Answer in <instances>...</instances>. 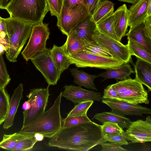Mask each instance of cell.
I'll use <instances>...</instances> for the list:
<instances>
[{
	"instance_id": "obj_3",
	"label": "cell",
	"mask_w": 151,
	"mask_h": 151,
	"mask_svg": "<svg viewBox=\"0 0 151 151\" xmlns=\"http://www.w3.org/2000/svg\"><path fill=\"white\" fill-rule=\"evenodd\" d=\"M5 9L10 17L33 25L42 22L49 11L46 0H12Z\"/></svg>"
},
{
	"instance_id": "obj_51",
	"label": "cell",
	"mask_w": 151,
	"mask_h": 151,
	"mask_svg": "<svg viewBox=\"0 0 151 151\" xmlns=\"http://www.w3.org/2000/svg\"><path fill=\"white\" fill-rule=\"evenodd\" d=\"M4 51L6 52L7 50L3 44L0 43V54H2Z\"/></svg>"
},
{
	"instance_id": "obj_19",
	"label": "cell",
	"mask_w": 151,
	"mask_h": 151,
	"mask_svg": "<svg viewBox=\"0 0 151 151\" xmlns=\"http://www.w3.org/2000/svg\"><path fill=\"white\" fill-rule=\"evenodd\" d=\"M91 15H88L73 29L82 44L84 42L93 40L92 36L97 28L96 24L91 20Z\"/></svg>"
},
{
	"instance_id": "obj_9",
	"label": "cell",
	"mask_w": 151,
	"mask_h": 151,
	"mask_svg": "<svg viewBox=\"0 0 151 151\" xmlns=\"http://www.w3.org/2000/svg\"><path fill=\"white\" fill-rule=\"evenodd\" d=\"M89 15L87 8L81 4L71 7L62 6L57 18V26L63 34L67 36Z\"/></svg>"
},
{
	"instance_id": "obj_16",
	"label": "cell",
	"mask_w": 151,
	"mask_h": 151,
	"mask_svg": "<svg viewBox=\"0 0 151 151\" xmlns=\"http://www.w3.org/2000/svg\"><path fill=\"white\" fill-rule=\"evenodd\" d=\"M24 91L23 86L22 83H20L14 91L10 99L9 111L3 126L4 129H8L13 124L15 115L20 101L23 97Z\"/></svg>"
},
{
	"instance_id": "obj_11",
	"label": "cell",
	"mask_w": 151,
	"mask_h": 151,
	"mask_svg": "<svg viewBox=\"0 0 151 151\" xmlns=\"http://www.w3.org/2000/svg\"><path fill=\"white\" fill-rule=\"evenodd\" d=\"M92 40L106 49L113 58L128 63L132 55L127 45L103 33L97 28L92 36Z\"/></svg>"
},
{
	"instance_id": "obj_13",
	"label": "cell",
	"mask_w": 151,
	"mask_h": 151,
	"mask_svg": "<svg viewBox=\"0 0 151 151\" xmlns=\"http://www.w3.org/2000/svg\"><path fill=\"white\" fill-rule=\"evenodd\" d=\"M101 101L109 106L112 111L121 115L142 116L143 114H151L150 109L139 104H133L114 99L102 98Z\"/></svg>"
},
{
	"instance_id": "obj_22",
	"label": "cell",
	"mask_w": 151,
	"mask_h": 151,
	"mask_svg": "<svg viewBox=\"0 0 151 151\" xmlns=\"http://www.w3.org/2000/svg\"><path fill=\"white\" fill-rule=\"evenodd\" d=\"M93 119H96L102 124L106 122H110L117 123L123 129L128 128L130 124V120L125 117L111 111L104 112L95 114Z\"/></svg>"
},
{
	"instance_id": "obj_32",
	"label": "cell",
	"mask_w": 151,
	"mask_h": 151,
	"mask_svg": "<svg viewBox=\"0 0 151 151\" xmlns=\"http://www.w3.org/2000/svg\"><path fill=\"white\" fill-rule=\"evenodd\" d=\"M100 127L102 135L104 138L109 135L124 132L117 124L109 122H104L100 125Z\"/></svg>"
},
{
	"instance_id": "obj_42",
	"label": "cell",
	"mask_w": 151,
	"mask_h": 151,
	"mask_svg": "<svg viewBox=\"0 0 151 151\" xmlns=\"http://www.w3.org/2000/svg\"><path fill=\"white\" fill-rule=\"evenodd\" d=\"M62 3L63 6L66 7H71L81 4L84 5L87 9L86 0H62Z\"/></svg>"
},
{
	"instance_id": "obj_35",
	"label": "cell",
	"mask_w": 151,
	"mask_h": 151,
	"mask_svg": "<svg viewBox=\"0 0 151 151\" xmlns=\"http://www.w3.org/2000/svg\"><path fill=\"white\" fill-rule=\"evenodd\" d=\"M37 142L34 137L29 136L20 141L12 151H25L32 149Z\"/></svg>"
},
{
	"instance_id": "obj_34",
	"label": "cell",
	"mask_w": 151,
	"mask_h": 151,
	"mask_svg": "<svg viewBox=\"0 0 151 151\" xmlns=\"http://www.w3.org/2000/svg\"><path fill=\"white\" fill-rule=\"evenodd\" d=\"M10 80L2 54H0V88L5 89Z\"/></svg>"
},
{
	"instance_id": "obj_4",
	"label": "cell",
	"mask_w": 151,
	"mask_h": 151,
	"mask_svg": "<svg viewBox=\"0 0 151 151\" xmlns=\"http://www.w3.org/2000/svg\"><path fill=\"white\" fill-rule=\"evenodd\" d=\"M4 19L9 45L6 57L10 62L14 63L29 37L33 25L10 17Z\"/></svg>"
},
{
	"instance_id": "obj_36",
	"label": "cell",
	"mask_w": 151,
	"mask_h": 151,
	"mask_svg": "<svg viewBox=\"0 0 151 151\" xmlns=\"http://www.w3.org/2000/svg\"><path fill=\"white\" fill-rule=\"evenodd\" d=\"M10 99L5 89L0 88V114L6 117L8 113Z\"/></svg>"
},
{
	"instance_id": "obj_39",
	"label": "cell",
	"mask_w": 151,
	"mask_h": 151,
	"mask_svg": "<svg viewBox=\"0 0 151 151\" xmlns=\"http://www.w3.org/2000/svg\"><path fill=\"white\" fill-rule=\"evenodd\" d=\"M100 145L101 146L100 151H127L128 150L122 148L121 146L112 143L103 142Z\"/></svg>"
},
{
	"instance_id": "obj_50",
	"label": "cell",
	"mask_w": 151,
	"mask_h": 151,
	"mask_svg": "<svg viewBox=\"0 0 151 151\" xmlns=\"http://www.w3.org/2000/svg\"><path fill=\"white\" fill-rule=\"evenodd\" d=\"M119 1L125 2L129 3L132 4H133L135 3H136L139 0H117Z\"/></svg>"
},
{
	"instance_id": "obj_5",
	"label": "cell",
	"mask_w": 151,
	"mask_h": 151,
	"mask_svg": "<svg viewBox=\"0 0 151 151\" xmlns=\"http://www.w3.org/2000/svg\"><path fill=\"white\" fill-rule=\"evenodd\" d=\"M111 85L116 92L117 99L134 104L149 103L148 92L135 78H127Z\"/></svg>"
},
{
	"instance_id": "obj_23",
	"label": "cell",
	"mask_w": 151,
	"mask_h": 151,
	"mask_svg": "<svg viewBox=\"0 0 151 151\" xmlns=\"http://www.w3.org/2000/svg\"><path fill=\"white\" fill-rule=\"evenodd\" d=\"M143 22L125 34L127 39H129L136 42L144 48L151 54V40L145 36L143 28Z\"/></svg>"
},
{
	"instance_id": "obj_27",
	"label": "cell",
	"mask_w": 151,
	"mask_h": 151,
	"mask_svg": "<svg viewBox=\"0 0 151 151\" xmlns=\"http://www.w3.org/2000/svg\"><path fill=\"white\" fill-rule=\"evenodd\" d=\"M67 36L66 40L64 44L67 55L84 50L83 44L74 30Z\"/></svg>"
},
{
	"instance_id": "obj_37",
	"label": "cell",
	"mask_w": 151,
	"mask_h": 151,
	"mask_svg": "<svg viewBox=\"0 0 151 151\" xmlns=\"http://www.w3.org/2000/svg\"><path fill=\"white\" fill-rule=\"evenodd\" d=\"M51 16H59L62 9V0H46Z\"/></svg>"
},
{
	"instance_id": "obj_20",
	"label": "cell",
	"mask_w": 151,
	"mask_h": 151,
	"mask_svg": "<svg viewBox=\"0 0 151 151\" xmlns=\"http://www.w3.org/2000/svg\"><path fill=\"white\" fill-rule=\"evenodd\" d=\"M52 59L58 70L61 73L72 63L66 53L64 46H58L54 45L50 50Z\"/></svg>"
},
{
	"instance_id": "obj_40",
	"label": "cell",
	"mask_w": 151,
	"mask_h": 151,
	"mask_svg": "<svg viewBox=\"0 0 151 151\" xmlns=\"http://www.w3.org/2000/svg\"><path fill=\"white\" fill-rule=\"evenodd\" d=\"M102 98L118 99L116 92L113 88L111 85L108 86L104 89Z\"/></svg>"
},
{
	"instance_id": "obj_1",
	"label": "cell",
	"mask_w": 151,
	"mask_h": 151,
	"mask_svg": "<svg viewBox=\"0 0 151 151\" xmlns=\"http://www.w3.org/2000/svg\"><path fill=\"white\" fill-rule=\"evenodd\" d=\"M100 125L92 121L62 128L50 138L48 146L66 150L88 151L107 142L102 135Z\"/></svg>"
},
{
	"instance_id": "obj_43",
	"label": "cell",
	"mask_w": 151,
	"mask_h": 151,
	"mask_svg": "<svg viewBox=\"0 0 151 151\" xmlns=\"http://www.w3.org/2000/svg\"><path fill=\"white\" fill-rule=\"evenodd\" d=\"M86 1L87 6L89 14L91 15L102 0H86Z\"/></svg>"
},
{
	"instance_id": "obj_47",
	"label": "cell",
	"mask_w": 151,
	"mask_h": 151,
	"mask_svg": "<svg viewBox=\"0 0 151 151\" xmlns=\"http://www.w3.org/2000/svg\"><path fill=\"white\" fill-rule=\"evenodd\" d=\"M31 107L30 103L27 100L25 101L23 104L22 108L24 111L30 109Z\"/></svg>"
},
{
	"instance_id": "obj_52",
	"label": "cell",
	"mask_w": 151,
	"mask_h": 151,
	"mask_svg": "<svg viewBox=\"0 0 151 151\" xmlns=\"http://www.w3.org/2000/svg\"><path fill=\"white\" fill-rule=\"evenodd\" d=\"M6 117L3 116L0 114V125L4 123L6 119Z\"/></svg>"
},
{
	"instance_id": "obj_21",
	"label": "cell",
	"mask_w": 151,
	"mask_h": 151,
	"mask_svg": "<svg viewBox=\"0 0 151 151\" xmlns=\"http://www.w3.org/2000/svg\"><path fill=\"white\" fill-rule=\"evenodd\" d=\"M135 73L131 65L128 63H125L116 68L106 70L104 72L101 73L97 77H102L104 80L114 78L122 80L129 77L132 73Z\"/></svg>"
},
{
	"instance_id": "obj_44",
	"label": "cell",
	"mask_w": 151,
	"mask_h": 151,
	"mask_svg": "<svg viewBox=\"0 0 151 151\" xmlns=\"http://www.w3.org/2000/svg\"><path fill=\"white\" fill-rule=\"evenodd\" d=\"M7 36L6 24L4 18L0 16V37L4 38Z\"/></svg>"
},
{
	"instance_id": "obj_41",
	"label": "cell",
	"mask_w": 151,
	"mask_h": 151,
	"mask_svg": "<svg viewBox=\"0 0 151 151\" xmlns=\"http://www.w3.org/2000/svg\"><path fill=\"white\" fill-rule=\"evenodd\" d=\"M143 22L144 34L147 38L151 40V16H147Z\"/></svg>"
},
{
	"instance_id": "obj_12",
	"label": "cell",
	"mask_w": 151,
	"mask_h": 151,
	"mask_svg": "<svg viewBox=\"0 0 151 151\" xmlns=\"http://www.w3.org/2000/svg\"><path fill=\"white\" fill-rule=\"evenodd\" d=\"M124 136L132 143L150 142L151 141V119L147 116L145 120L139 119L131 122Z\"/></svg>"
},
{
	"instance_id": "obj_17",
	"label": "cell",
	"mask_w": 151,
	"mask_h": 151,
	"mask_svg": "<svg viewBox=\"0 0 151 151\" xmlns=\"http://www.w3.org/2000/svg\"><path fill=\"white\" fill-rule=\"evenodd\" d=\"M128 13V9L125 4L119 6L114 12L115 32L120 41L125 36L127 30Z\"/></svg>"
},
{
	"instance_id": "obj_30",
	"label": "cell",
	"mask_w": 151,
	"mask_h": 151,
	"mask_svg": "<svg viewBox=\"0 0 151 151\" xmlns=\"http://www.w3.org/2000/svg\"><path fill=\"white\" fill-rule=\"evenodd\" d=\"M84 50L91 53L107 58H113L109 52L105 48L93 40L83 43Z\"/></svg>"
},
{
	"instance_id": "obj_15",
	"label": "cell",
	"mask_w": 151,
	"mask_h": 151,
	"mask_svg": "<svg viewBox=\"0 0 151 151\" xmlns=\"http://www.w3.org/2000/svg\"><path fill=\"white\" fill-rule=\"evenodd\" d=\"M150 0H139L132 4L128 10V26L130 31L141 24L147 17V9Z\"/></svg>"
},
{
	"instance_id": "obj_6",
	"label": "cell",
	"mask_w": 151,
	"mask_h": 151,
	"mask_svg": "<svg viewBox=\"0 0 151 151\" xmlns=\"http://www.w3.org/2000/svg\"><path fill=\"white\" fill-rule=\"evenodd\" d=\"M78 68L90 67L107 70L116 68L125 63L114 58L95 55L83 50L67 55Z\"/></svg>"
},
{
	"instance_id": "obj_25",
	"label": "cell",
	"mask_w": 151,
	"mask_h": 151,
	"mask_svg": "<svg viewBox=\"0 0 151 151\" xmlns=\"http://www.w3.org/2000/svg\"><path fill=\"white\" fill-rule=\"evenodd\" d=\"M114 4L111 1H102L91 15V18L96 24L114 12Z\"/></svg>"
},
{
	"instance_id": "obj_31",
	"label": "cell",
	"mask_w": 151,
	"mask_h": 151,
	"mask_svg": "<svg viewBox=\"0 0 151 151\" xmlns=\"http://www.w3.org/2000/svg\"><path fill=\"white\" fill-rule=\"evenodd\" d=\"M91 122L92 121L88 118L87 114L80 116H67L65 119H62V128H68Z\"/></svg>"
},
{
	"instance_id": "obj_14",
	"label": "cell",
	"mask_w": 151,
	"mask_h": 151,
	"mask_svg": "<svg viewBox=\"0 0 151 151\" xmlns=\"http://www.w3.org/2000/svg\"><path fill=\"white\" fill-rule=\"evenodd\" d=\"M62 92V97L70 101L75 105L80 102L89 100L101 101V93L82 88L81 86L65 85Z\"/></svg>"
},
{
	"instance_id": "obj_26",
	"label": "cell",
	"mask_w": 151,
	"mask_h": 151,
	"mask_svg": "<svg viewBox=\"0 0 151 151\" xmlns=\"http://www.w3.org/2000/svg\"><path fill=\"white\" fill-rule=\"evenodd\" d=\"M96 24L97 28L101 32L111 38L119 41L115 29L114 12Z\"/></svg>"
},
{
	"instance_id": "obj_49",
	"label": "cell",
	"mask_w": 151,
	"mask_h": 151,
	"mask_svg": "<svg viewBox=\"0 0 151 151\" xmlns=\"http://www.w3.org/2000/svg\"><path fill=\"white\" fill-rule=\"evenodd\" d=\"M147 16H151V0H150L147 7Z\"/></svg>"
},
{
	"instance_id": "obj_45",
	"label": "cell",
	"mask_w": 151,
	"mask_h": 151,
	"mask_svg": "<svg viewBox=\"0 0 151 151\" xmlns=\"http://www.w3.org/2000/svg\"><path fill=\"white\" fill-rule=\"evenodd\" d=\"M0 43L3 44L6 48L7 51L8 50L9 45L7 36L4 38H2L0 37Z\"/></svg>"
},
{
	"instance_id": "obj_29",
	"label": "cell",
	"mask_w": 151,
	"mask_h": 151,
	"mask_svg": "<svg viewBox=\"0 0 151 151\" xmlns=\"http://www.w3.org/2000/svg\"><path fill=\"white\" fill-rule=\"evenodd\" d=\"M127 39L126 45L131 55L151 63V54L136 42L129 39Z\"/></svg>"
},
{
	"instance_id": "obj_33",
	"label": "cell",
	"mask_w": 151,
	"mask_h": 151,
	"mask_svg": "<svg viewBox=\"0 0 151 151\" xmlns=\"http://www.w3.org/2000/svg\"><path fill=\"white\" fill-rule=\"evenodd\" d=\"M93 100L79 103L75 105L68 114L67 117L80 116L87 114V112L93 103Z\"/></svg>"
},
{
	"instance_id": "obj_8",
	"label": "cell",
	"mask_w": 151,
	"mask_h": 151,
	"mask_svg": "<svg viewBox=\"0 0 151 151\" xmlns=\"http://www.w3.org/2000/svg\"><path fill=\"white\" fill-rule=\"evenodd\" d=\"M50 35L48 24L42 22L33 25L28 42L21 52L27 62L37 53L46 50V42Z\"/></svg>"
},
{
	"instance_id": "obj_10",
	"label": "cell",
	"mask_w": 151,
	"mask_h": 151,
	"mask_svg": "<svg viewBox=\"0 0 151 151\" xmlns=\"http://www.w3.org/2000/svg\"><path fill=\"white\" fill-rule=\"evenodd\" d=\"M30 60L42 74L48 86L57 84L62 73L58 70L52 59L50 49L47 48L37 53Z\"/></svg>"
},
{
	"instance_id": "obj_24",
	"label": "cell",
	"mask_w": 151,
	"mask_h": 151,
	"mask_svg": "<svg viewBox=\"0 0 151 151\" xmlns=\"http://www.w3.org/2000/svg\"><path fill=\"white\" fill-rule=\"evenodd\" d=\"M70 72L73 76V82L80 86H84L87 88L97 90L93 82L97 77L95 75H91L82 70H79L75 68L70 69Z\"/></svg>"
},
{
	"instance_id": "obj_46",
	"label": "cell",
	"mask_w": 151,
	"mask_h": 151,
	"mask_svg": "<svg viewBox=\"0 0 151 151\" xmlns=\"http://www.w3.org/2000/svg\"><path fill=\"white\" fill-rule=\"evenodd\" d=\"M12 0H0V9H5Z\"/></svg>"
},
{
	"instance_id": "obj_7",
	"label": "cell",
	"mask_w": 151,
	"mask_h": 151,
	"mask_svg": "<svg viewBox=\"0 0 151 151\" xmlns=\"http://www.w3.org/2000/svg\"><path fill=\"white\" fill-rule=\"evenodd\" d=\"M49 87L47 86L46 88H35L30 90L27 97V101L31 104V107L23 112L22 127L35 121L45 111L50 95Z\"/></svg>"
},
{
	"instance_id": "obj_28",
	"label": "cell",
	"mask_w": 151,
	"mask_h": 151,
	"mask_svg": "<svg viewBox=\"0 0 151 151\" xmlns=\"http://www.w3.org/2000/svg\"><path fill=\"white\" fill-rule=\"evenodd\" d=\"M29 136H31L27 134L19 132L12 134H4L2 141L0 142V147L7 150L12 151L20 141Z\"/></svg>"
},
{
	"instance_id": "obj_48",
	"label": "cell",
	"mask_w": 151,
	"mask_h": 151,
	"mask_svg": "<svg viewBox=\"0 0 151 151\" xmlns=\"http://www.w3.org/2000/svg\"><path fill=\"white\" fill-rule=\"evenodd\" d=\"M34 137L37 141H40L42 140L44 137L43 135L38 133L35 134Z\"/></svg>"
},
{
	"instance_id": "obj_2",
	"label": "cell",
	"mask_w": 151,
	"mask_h": 151,
	"mask_svg": "<svg viewBox=\"0 0 151 151\" xmlns=\"http://www.w3.org/2000/svg\"><path fill=\"white\" fill-rule=\"evenodd\" d=\"M62 94L61 92L49 109L35 121L22 127L19 132L32 137L39 133L50 138L55 135L62 128L63 119L60 112Z\"/></svg>"
},
{
	"instance_id": "obj_38",
	"label": "cell",
	"mask_w": 151,
	"mask_h": 151,
	"mask_svg": "<svg viewBox=\"0 0 151 151\" xmlns=\"http://www.w3.org/2000/svg\"><path fill=\"white\" fill-rule=\"evenodd\" d=\"M124 132L122 133H116L106 137L105 139L107 142L113 143L120 146L128 144L127 140L124 136Z\"/></svg>"
},
{
	"instance_id": "obj_18",
	"label": "cell",
	"mask_w": 151,
	"mask_h": 151,
	"mask_svg": "<svg viewBox=\"0 0 151 151\" xmlns=\"http://www.w3.org/2000/svg\"><path fill=\"white\" fill-rule=\"evenodd\" d=\"M135 78L151 91V63L137 58L134 65Z\"/></svg>"
}]
</instances>
